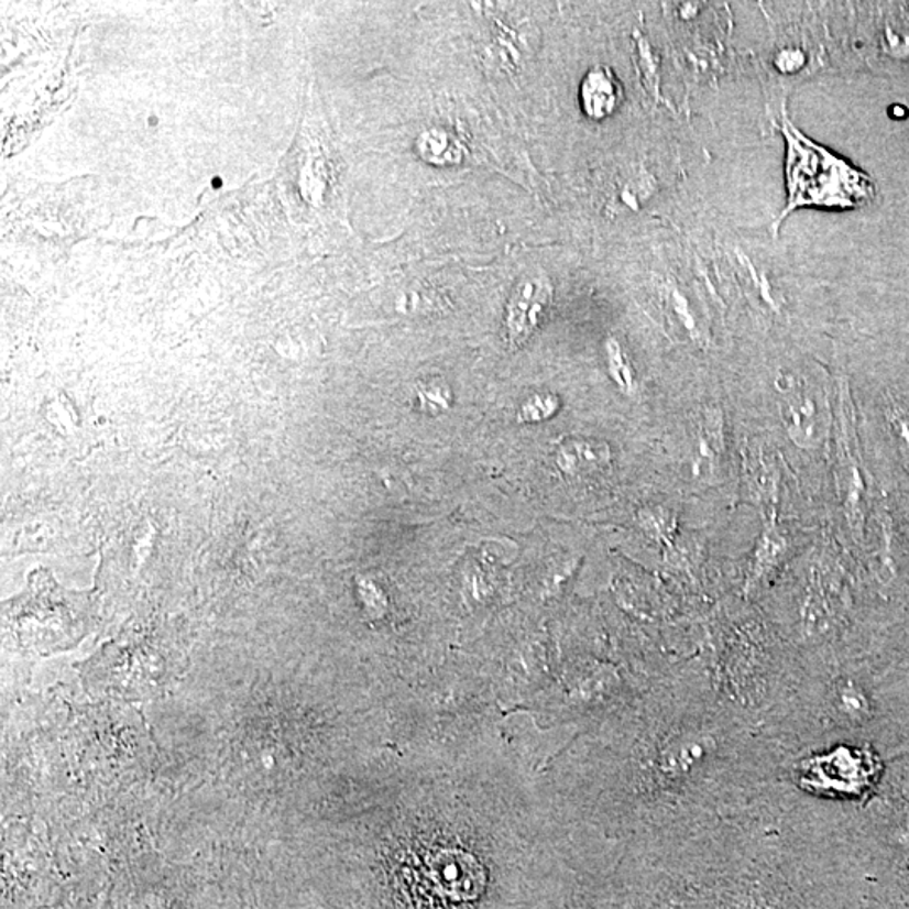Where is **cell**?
I'll use <instances>...</instances> for the list:
<instances>
[{
  "label": "cell",
  "instance_id": "obj_13",
  "mask_svg": "<svg viewBox=\"0 0 909 909\" xmlns=\"http://www.w3.org/2000/svg\"><path fill=\"white\" fill-rule=\"evenodd\" d=\"M265 909H314L310 906L304 905H287V902H278V905H266Z\"/></svg>",
  "mask_w": 909,
  "mask_h": 909
},
{
  "label": "cell",
  "instance_id": "obj_10",
  "mask_svg": "<svg viewBox=\"0 0 909 909\" xmlns=\"http://www.w3.org/2000/svg\"><path fill=\"white\" fill-rule=\"evenodd\" d=\"M559 405H561V403H559L558 397L552 396V394H536V396L529 397V399L521 406L517 419H519L521 423L543 421V419L555 416L559 409Z\"/></svg>",
  "mask_w": 909,
  "mask_h": 909
},
{
  "label": "cell",
  "instance_id": "obj_3",
  "mask_svg": "<svg viewBox=\"0 0 909 909\" xmlns=\"http://www.w3.org/2000/svg\"><path fill=\"white\" fill-rule=\"evenodd\" d=\"M551 304L552 285L548 276L527 275L519 280L505 307L508 344L521 348L548 316Z\"/></svg>",
  "mask_w": 909,
  "mask_h": 909
},
{
  "label": "cell",
  "instance_id": "obj_12",
  "mask_svg": "<svg viewBox=\"0 0 909 909\" xmlns=\"http://www.w3.org/2000/svg\"><path fill=\"white\" fill-rule=\"evenodd\" d=\"M889 419L901 450L909 457V416L905 412H891Z\"/></svg>",
  "mask_w": 909,
  "mask_h": 909
},
{
  "label": "cell",
  "instance_id": "obj_2",
  "mask_svg": "<svg viewBox=\"0 0 909 909\" xmlns=\"http://www.w3.org/2000/svg\"><path fill=\"white\" fill-rule=\"evenodd\" d=\"M778 408L791 443L802 450H817L831 434L832 413L828 397L799 377L778 383Z\"/></svg>",
  "mask_w": 909,
  "mask_h": 909
},
{
  "label": "cell",
  "instance_id": "obj_9",
  "mask_svg": "<svg viewBox=\"0 0 909 909\" xmlns=\"http://www.w3.org/2000/svg\"><path fill=\"white\" fill-rule=\"evenodd\" d=\"M638 523L648 536L664 543H669L676 526L672 516L662 508H644L638 516Z\"/></svg>",
  "mask_w": 909,
  "mask_h": 909
},
{
  "label": "cell",
  "instance_id": "obj_1",
  "mask_svg": "<svg viewBox=\"0 0 909 909\" xmlns=\"http://www.w3.org/2000/svg\"><path fill=\"white\" fill-rule=\"evenodd\" d=\"M787 136L788 211L800 206L856 208L870 199L873 184L866 174L851 167L831 152L817 147L784 120Z\"/></svg>",
  "mask_w": 909,
  "mask_h": 909
},
{
  "label": "cell",
  "instance_id": "obj_11",
  "mask_svg": "<svg viewBox=\"0 0 909 909\" xmlns=\"http://www.w3.org/2000/svg\"><path fill=\"white\" fill-rule=\"evenodd\" d=\"M609 352L610 369H612L613 380L616 381V384H618V386L622 387V390L625 391V393H634V374H632L631 368H628V365L625 364V359H623V354L622 351H620L618 344H616V342H610Z\"/></svg>",
  "mask_w": 909,
  "mask_h": 909
},
{
  "label": "cell",
  "instance_id": "obj_14",
  "mask_svg": "<svg viewBox=\"0 0 909 909\" xmlns=\"http://www.w3.org/2000/svg\"><path fill=\"white\" fill-rule=\"evenodd\" d=\"M219 186H221V180L215 179V187H219Z\"/></svg>",
  "mask_w": 909,
  "mask_h": 909
},
{
  "label": "cell",
  "instance_id": "obj_5",
  "mask_svg": "<svg viewBox=\"0 0 909 909\" xmlns=\"http://www.w3.org/2000/svg\"><path fill=\"white\" fill-rule=\"evenodd\" d=\"M556 462L565 475L584 479L609 469L612 450L605 441L594 438H571L559 448Z\"/></svg>",
  "mask_w": 909,
  "mask_h": 909
},
{
  "label": "cell",
  "instance_id": "obj_8",
  "mask_svg": "<svg viewBox=\"0 0 909 909\" xmlns=\"http://www.w3.org/2000/svg\"><path fill=\"white\" fill-rule=\"evenodd\" d=\"M416 399L425 415H441L451 406V393L443 383L418 384Z\"/></svg>",
  "mask_w": 909,
  "mask_h": 909
},
{
  "label": "cell",
  "instance_id": "obj_6",
  "mask_svg": "<svg viewBox=\"0 0 909 909\" xmlns=\"http://www.w3.org/2000/svg\"><path fill=\"white\" fill-rule=\"evenodd\" d=\"M775 519H777V516L771 513L768 521L765 519V524H763L762 534H759L755 552H753L752 565H749L748 577H746V591L753 590L770 577L787 555V537L781 533Z\"/></svg>",
  "mask_w": 909,
  "mask_h": 909
},
{
  "label": "cell",
  "instance_id": "obj_4",
  "mask_svg": "<svg viewBox=\"0 0 909 909\" xmlns=\"http://www.w3.org/2000/svg\"><path fill=\"white\" fill-rule=\"evenodd\" d=\"M726 423L721 409H702L696 416V447L692 470L696 479L711 480L723 469L726 459Z\"/></svg>",
  "mask_w": 909,
  "mask_h": 909
},
{
  "label": "cell",
  "instance_id": "obj_7",
  "mask_svg": "<svg viewBox=\"0 0 909 909\" xmlns=\"http://www.w3.org/2000/svg\"><path fill=\"white\" fill-rule=\"evenodd\" d=\"M622 88L609 68H594L581 85V103L591 119H603L618 107Z\"/></svg>",
  "mask_w": 909,
  "mask_h": 909
}]
</instances>
